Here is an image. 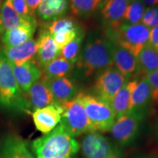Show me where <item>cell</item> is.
Here are the masks:
<instances>
[{
    "mask_svg": "<svg viewBox=\"0 0 158 158\" xmlns=\"http://www.w3.org/2000/svg\"><path fill=\"white\" fill-rule=\"evenodd\" d=\"M36 158H74L80 145L59 123L50 133L31 143Z\"/></svg>",
    "mask_w": 158,
    "mask_h": 158,
    "instance_id": "obj_1",
    "label": "cell"
},
{
    "mask_svg": "<svg viewBox=\"0 0 158 158\" xmlns=\"http://www.w3.org/2000/svg\"><path fill=\"white\" fill-rule=\"evenodd\" d=\"M76 64L86 77L114 66L110 42L105 37L89 38Z\"/></svg>",
    "mask_w": 158,
    "mask_h": 158,
    "instance_id": "obj_2",
    "label": "cell"
},
{
    "mask_svg": "<svg viewBox=\"0 0 158 158\" xmlns=\"http://www.w3.org/2000/svg\"><path fill=\"white\" fill-rule=\"evenodd\" d=\"M150 30L142 23L127 24L122 22L115 27H105L104 37L137 56L141 49L149 43Z\"/></svg>",
    "mask_w": 158,
    "mask_h": 158,
    "instance_id": "obj_3",
    "label": "cell"
},
{
    "mask_svg": "<svg viewBox=\"0 0 158 158\" xmlns=\"http://www.w3.org/2000/svg\"><path fill=\"white\" fill-rule=\"evenodd\" d=\"M0 103L4 107L30 112L28 102L16 81L10 63L0 51Z\"/></svg>",
    "mask_w": 158,
    "mask_h": 158,
    "instance_id": "obj_4",
    "label": "cell"
},
{
    "mask_svg": "<svg viewBox=\"0 0 158 158\" xmlns=\"http://www.w3.org/2000/svg\"><path fill=\"white\" fill-rule=\"evenodd\" d=\"M81 94L82 92L78 93L70 101L60 104L63 109L60 124L74 138L84 133L96 132L85 111Z\"/></svg>",
    "mask_w": 158,
    "mask_h": 158,
    "instance_id": "obj_5",
    "label": "cell"
},
{
    "mask_svg": "<svg viewBox=\"0 0 158 158\" xmlns=\"http://www.w3.org/2000/svg\"><path fill=\"white\" fill-rule=\"evenodd\" d=\"M85 111L97 132H109L116 120L110 105L92 94H81Z\"/></svg>",
    "mask_w": 158,
    "mask_h": 158,
    "instance_id": "obj_6",
    "label": "cell"
},
{
    "mask_svg": "<svg viewBox=\"0 0 158 158\" xmlns=\"http://www.w3.org/2000/svg\"><path fill=\"white\" fill-rule=\"evenodd\" d=\"M145 114L128 111L116 118L110 132L114 141L120 147H127L133 143L141 129Z\"/></svg>",
    "mask_w": 158,
    "mask_h": 158,
    "instance_id": "obj_7",
    "label": "cell"
},
{
    "mask_svg": "<svg viewBox=\"0 0 158 158\" xmlns=\"http://www.w3.org/2000/svg\"><path fill=\"white\" fill-rule=\"evenodd\" d=\"M84 158H123L122 150L108 138L98 133H89L83 138Z\"/></svg>",
    "mask_w": 158,
    "mask_h": 158,
    "instance_id": "obj_8",
    "label": "cell"
},
{
    "mask_svg": "<svg viewBox=\"0 0 158 158\" xmlns=\"http://www.w3.org/2000/svg\"><path fill=\"white\" fill-rule=\"evenodd\" d=\"M128 79L115 67H110L99 75L94 86L95 96L110 104L114 96Z\"/></svg>",
    "mask_w": 158,
    "mask_h": 158,
    "instance_id": "obj_9",
    "label": "cell"
},
{
    "mask_svg": "<svg viewBox=\"0 0 158 158\" xmlns=\"http://www.w3.org/2000/svg\"><path fill=\"white\" fill-rule=\"evenodd\" d=\"M62 113V106L56 102L34 110L32 118L35 127L44 135L50 133L60 123Z\"/></svg>",
    "mask_w": 158,
    "mask_h": 158,
    "instance_id": "obj_10",
    "label": "cell"
},
{
    "mask_svg": "<svg viewBox=\"0 0 158 158\" xmlns=\"http://www.w3.org/2000/svg\"><path fill=\"white\" fill-rule=\"evenodd\" d=\"M11 66L16 81L23 94H27L31 86L43 77L42 68L34 59L20 65L11 64Z\"/></svg>",
    "mask_w": 158,
    "mask_h": 158,
    "instance_id": "obj_11",
    "label": "cell"
},
{
    "mask_svg": "<svg viewBox=\"0 0 158 158\" xmlns=\"http://www.w3.org/2000/svg\"><path fill=\"white\" fill-rule=\"evenodd\" d=\"M0 158L36 157L22 138L15 134H7L0 138Z\"/></svg>",
    "mask_w": 158,
    "mask_h": 158,
    "instance_id": "obj_12",
    "label": "cell"
},
{
    "mask_svg": "<svg viewBox=\"0 0 158 158\" xmlns=\"http://www.w3.org/2000/svg\"><path fill=\"white\" fill-rule=\"evenodd\" d=\"M110 46L114 65L117 70L128 80L139 73L137 57L135 55L116 43L110 42Z\"/></svg>",
    "mask_w": 158,
    "mask_h": 158,
    "instance_id": "obj_13",
    "label": "cell"
},
{
    "mask_svg": "<svg viewBox=\"0 0 158 158\" xmlns=\"http://www.w3.org/2000/svg\"><path fill=\"white\" fill-rule=\"evenodd\" d=\"M41 80L46 84L52 93L55 102L59 104L68 102L78 94V89L73 81L68 77L48 78L42 77Z\"/></svg>",
    "mask_w": 158,
    "mask_h": 158,
    "instance_id": "obj_14",
    "label": "cell"
},
{
    "mask_svg": "<svg viewBox=\"0 0 158 158\" xmlns=\"http://www.w3.org/2000/svg\"><path fill=\"white\" fill-rule=\"evenodd\" d=\"M37 41L38 48L35 61L43 69L51 61L60 56L61 49L55 43L52 36L45 29L40 31Z\"/></svg>",
    "mask_w": 158,
    "mask_h": 158,
    "instance_id": "obj_15",
    "label": "cell"
},
{
    "mask_svg": "<svg viewBox=\"0 0 158 158\" xmlns=\"http://www.w3.org/2000/svg\"><path fill=\"white\" fill-rule=\"evenodd\" d=\"M37 41L31 38L22 44L13 47H2L1 51L11 64L20 65L23 63L32 60L36 56Z\"/></svg>",
    "mask_w": 158,
    "mask_h": 158,
    "instance_id": "obj_16",
    "label": "cell"
},
{
    "mask_svg": "<svg viewBox=\"0 0 158 158\" xmlns=\"http://www.w3.org/2000/svg\"><path fill=\"white\" fill-rule=\"evenodd\" d=\"M129 0H103L100 13L106 27H115L123 22Z\"/></svg>",
    "mask_w": 158,
    "mask_h": 158,
    "instance_id": "obj_17",
    "label": "cell"
},
{
    "mask_svg": "<svg viewBox=\"0 0 158 158\" xmlns=\"http://www.w3.org/2000/svg\"><path fill=\"white\" fill-rule=\"evenodd\" d=\"M24 97L28 102L29 110L33 111L54 103L55 100L46 84L40 80L31 86Z\"/></svg>",
    "mask_w": 158,
    "mask_h": 158,
    "instance_id": "obj_18",
    "label": "cell"
},
{
    "mask_svg": "<svg viewBox=\"0 0 158 158\" xmlns=\"http://www.w3.org/2000/svg\"><path fill=\"white\" fill-rule=\"evenodd\" d=\"M152 102L151 86L147 76L138 81L132 92L129 111L141 112L145 114L146 110Z\"/></svg>",
    "mask_w": 158,
    "mask_h": 158,
    "instance_id": "obj_19",
    "label": "cell"
},
{
    "mask_svg": "<svg viewBox=\"0 0 158 158\" xmlns=\"http://www.w3.org/2000/svg\"><path fill=\"white\" fill-rule=\"evenodd\" d=\"M0 14L4 32L19 26L37 24L35 18L26 19L21 16L13 7L12 0H4L0 10Z\"/></svg>",
    "mask_w": 158,
    "mask_h": 158,
    "instance_id": "obj_20",
    "label": "cell"
},
{
    "mask_svg": "<svg viewBox=\"0 0 158 158\" xmlns=\"http://www.w3.org/2000/svg\"><path fill=\"white\" fill-rule=\"evenodd\" d=\"M69 0H42L35 15L44 21H52L64 16L68 11Z\"/></svg>",
    "mask_w": 158,
    "mask_h": 158,
    "instance_id": "obj_21",
    "label": "cell"
},
{
    "mask_svg": "<svg viewBox=\"0 0 158 158\" xmlns=\"http://www.w3.org/2000/svg\"><path fill=\"white\" fill-rule=\"evenodd\" d=\"M136 80L128 81L114 96L110 102V107L115 114L116 119L129 111L132 92L137 84Z\"/></svg>",
    "mask_w": 158,
    "mask_h": 158,
    "instance_id": "obj_22",
    "label": "cell"
},
{
    "mask_svg": "<svg viewBox=\"0 0 158 158\" xmlns=\"http://www.w3.org/2000/svg\"><path fill=\"white\" fill-rule=\"evenodd\" d=\"M37 24L19 26L5 31L2 35L4 47H13L24 43L32 38Z\"/></svg>",
    "mask_w": 158,
    "mask_h": 158,
    "instance_id": "obj_23",
    "label": "cell"
},
{
    "mask_svg": "<svg viewBox=\"0 0 158 158\" xmlns=\"http://www.w3.org/2000/svg\"><path fill=\"white\" fill-rule=\"evenodd\" d=\"M136 57L139 73L147 76L158 70V51L149 43L141 49Z\"/></svg>",
    "mask_w": 158,
    "mask_h": 158,
    "instance_id": "obj_24",
    "label": "cell"
},
{
    "mask_svg": "<svg viewBox=\"0 0 158 158\" xmlns=\"http://www.w3.org/2000/svg\"><path fill=\"white\" fill-rule=\"evenodd\" d=\"M75 64V63L59 56L42 69L43 77L48 78L68 77L74 70Z\"/></svg>",
    "mask_w": 158,
    "mask_h": 158,
    "instance_id": "obj_25",
    "label": "cell"
},
{
    "mask_svg": "<svg viewBox=\"0 0 158 158\" xmlns=\"http://www.w3.org/2000/svg\"><path fill=\"white\" fill-rule=\"evenodd\" d=\"M51 36L70 31H81V28L76 20L72 17H62L52 21L43 27Z\"/></svg>",
    "mask_w": 158,
    "mask_h": 158,
    "instance_id": "obj_26",
    "label": "cell"
},
{
    "mask_svg": "<svg viewBox=\"0 0 158 158\" xmlns=\"http://www.w3.org/2000/svg\"><path fill=\"white\" fill-rule=\"evenodd\" d=\"M102 1L103 0H69V4L73 14L86 18L100 8Z\"/></svg>",
    "mask_w": 158,
    "mask_h": 158,
    "instance_id": "obj_27",
    "label": "cell"
},
{
    "mask_svg": "<svg viewBox=\"0 0 158 158\" xmlns=\"http://www.w3.org/2000/svg\"><path fill=\"white\" fill-rule=\"evenodd\" d=\"M84 36L85 33L84 31L79 33L71 42L61 49L60 56L76 64L81 52Z\"/></svg>",
    "mask_w": 158,
    "mask_h": 158,
    "instance_id": "obj_28",
    "label": "cell"
},
{
    "mask_svg": "<svg viewBox=\"0 0 158 158\" xmlns=\"http://www.w3.org/2000/svg\"><path fill=\"white\" fill-rule=\"evenodd\" d=\"M145 10L146 6L143 0H129L123 22L127 24H137L141 23Z\"/></svg>",
    "mask_w": 158,
    "mask_h": 158,
    "instance_id": "obj_29",
    "label": "cell"
},
{
    "mask_svg": "<svg viewBox=\"0 0 158 158\" xmlns=\"http://www.w3.org/2000/svg\"><path fill=\"white\" fill-rule=\"evenodd\" d=\"M141 23L149 29L158 25V5L146 8Z\"/></svg>",
    "mask_w": 158,
    "mask_h": 158,
    "instance_id": "obj_30",
    "label": "cell"
},
{
    "mask_svg": "<svg viewBox=\"0 0 158 158\" xmlns=\"http://www.w3.org/2000/svg\"><path fill=\"white\" fill-rule=\"evenodd\" d=\"M83 31V30H82ZM81 31H70V32L66 33H61V34H56L52 35L53 39L54 40L55 43L58 45V47L60 49H62L63 47L68 45L69 43L73 40L79 33L81 32Z\"/></svg>",
    "mask_w": 158,
    "mask_h": 158,
    "instance_id": "obj_31",
    "label": "cell"
},
{
    "mask_svg": "<svg viewBox=\"0 0 158 158\" xmlns=\"http://www.w3.org/2000/svg\"><path fill=\"white\" fill-rule=\"evenodd\" d=\"M147 77L151 86L152 103L158 106V70Z\"/></svg>",
    "mask_w": 158,
    "mask_h": 158,
    "instance_id": "obj_32",
    "label": "cell"
},
{
    "mask_svg": "<svg viewBox=\"0 0 158 158\" xmlns=\"http://www.w3.org/2000/svg\"><path fill=\"white\" fill-rule=\"evenodd\" d=\"M13 5L15 11L19 14L26 19H35V17L31 15L26 0H12Z\"/></svg>",
    "mask_w": 158,
    "mask_h": 158,
    "instance_id": "obj_33",
    "label": "cell"
},
{
    "mask_svg": "<svg viewBox=\"0 0 158 158\" xmlns=\"http://www.w3.org/2000/svg\"><path fill=\"white\" fill-rule=\"evenodd\" d=\"M149 44L155 48H157L158 45V25L153 27L150 30Z\"/></svg>",
    "mask_w": 158,
    "mask_h": 158,
    "instance_id": "obj_34",
    "label": "cell"
},
{
    "mask_svg": "<svg viewBox=\"0 0 158 158\" xmlns=\"http://www.w3.org/2000/svg\"><path fill=\"white\" fill-rule=\"evenodd\" d=\"M26 2H27V5L28 6L31 15L35 17V12L42 0H26Z\"/></svg>",
    "mask_w": 158,
    "mask_h": 158,
    "instance_id": "obj_35",
    "label": "cell"
},
{
    "mask_svg": "<svg viewBox=\"0 0 158 158\" xmlns=\"http://www.w3.org/2000/svg\"><path fill=\"white\" fill-rule=\"evenodd\" d=\"M144 5L147 7L158 5V0H143Z\"/></svg>",
    "mask_w": 158,
    "mask_h": 158,
    "instance_id": "obj_36",
    "label": "cell"
},
{
    "mask_svg": "<svg viewBox=\"0 0 158 158\" xmlns=\"http://www.w3.org/2000/svg\"><path fill=\"white\" fill-rule=\"evenodd\" d=\"M4 0H0V10H1V7H2V5ZM4 31L2 29V21H1V14H0V37H2V35H3Z\"/></svg>",
    "mask_w": 158,
    "mask_h": 158,
    "instance_id": "obj_37",
    "label": "cell"
},
{
    "mask_svg": "<svg viewBox=\"0 0 158 158\" xmlns=\"http://www.w3.org/2000/svg\"><path fill=\"white\" fill-rule=\"evenodd\" d=\"M155 134L156 139H157V141L158 142V118L157 121H156L155 126Z\"/></svg>",
    "mask_w": 158,
    "mask_h": 158,
    "instance_id": "obj_38",
    "label": "cell"
},
{
    "mask_svg": "<svg viewBox=\"0 0 158 158\" xmlns=\"http://www.w3.org/2000/svg\"><path fill=\"white\" fill-rule=\"evenodd\" d=\"M135 158H154V157H150V156H148V155H139V156H137V157H135Z\"/></svg>",
    "mask_w": 158,
    "mask_h": 158,
    "instance_id": "obj_39",
    "label": "cell"
},
{
    "mask_svg": "<svg viewBox=\"0 0 158 158\" xmlns=\"http://www.w3.org/2000/svg\"><path fill=\"white\" fill-rule=\"evenodd\" d=\"M157 48V51H158V45H157V48Z\"/></svg>",
    "mask_w": 158,
    "mask_h": 158,
    "instance_id": "obj_40",
    "label": "cell"
}]
</instances>
